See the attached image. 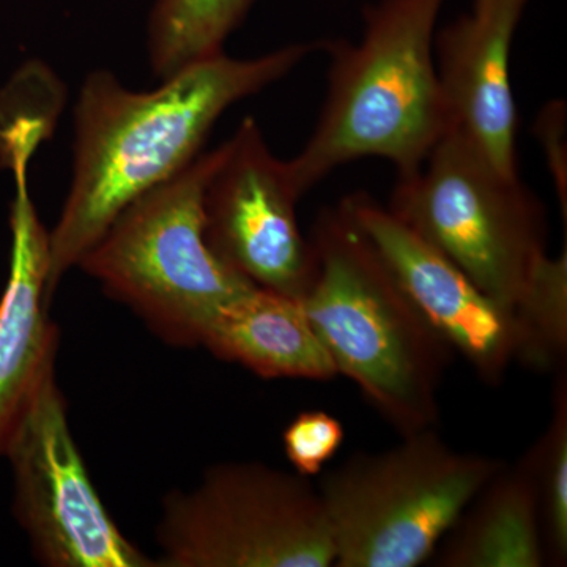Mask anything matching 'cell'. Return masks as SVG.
<instances>
[{"label": "cell", "instance_id": "5b68a950", "mask_svg": "<svg viewBox=\"0 0 567 567\" xmlns=\"http://www.w3.org/2000/svg\"><path fill=\"white\" fill-rule=\"evenodd\" d=\"M505 462L461 453L434 429L382 453H357L320 473L334 567H415L435 554Z\"/></svg>", "mask_w": 567, "mask_h": 567}, {"label": "cell", "instance_id": "5bb4252c", "mask_svg": "<svg viewBox=\"0 0 567 567\" xmlns=\"http://www.w3.org/2000/svg\"><path fill=\"white\" fill-rule=\"evenodd\" d=\"M431 559L439 567L547 566L535 484L524 458L503 465L484 484Z\"/></svg>", "mask_w": 567, "mask_h": 567}, {"label": "cell", "instance_id": "9a60e30c", "mask_svg": "<svg viewBox=\"0 0 567 567\" xmlns=\"http://www.w3.org/2000/svg\"><path fill=\"white\" fill-rule=\"evenodd\" d=\"M256 0H155L147 28L153 73L167 80L213 55L244 22Z\"/></svg>", "mask_w": 567, "mask_h": 567}, {"label": "cell", "instance_id": "e0dca14e", "mask_svg": "<svg viewBox=\"0 0 567 567\" xmlns=\"http://www.w3.org/2000/svg\"><path fill=\"white\" fill-rule=\"evenodd\" d=\"M518 361L536 371H561L567 352V256L548 257L516 315Z\"/></svg>", "mask_w": 567, "mask_h": 567}, {"label": "cell", "instance_id": "52a82bcc", "mask_svg": "<svg viewBox=\"0 0 567 567\" xmlns=\"http://www.w3.org/2000/svg\"><path fill=\"white\" fill-rule=\"evenodd\" d=\"M162 567H330L334 546L311 477L259 462L212 466L163 499Z\"/></svg>", "mask_w": 567, "mask_h": 567}, {"label": "cell", "instance_id": "30bf717a", "mask_svg": "<svg viewBox=\"0 0 567 567\" xmlns=\"http://www.w3.org/2000/svg\"><path fill=\"white\" fill-rule=\"evenodd\" d=\"M48 140L47 130L32 122H18L0 132V166L14 178L10 270L0 297V456L58 358L59 331L48 316L50 233L40 221L29 188V164Z\"/></svg>", "mask_w": 567, "mask_h": 567}, {"label": "cell", "instance_id": "9c48e42d", "mask_svg": "<svg viewBox=\"0 0 567 567\" xmlns=\"http://www.w3.org/2000/svg\"><path fill=\"white\" fill-rule=\"evenodd\" d=\"M224 145L204 194L207 244L246 281L301 300L315 281L317 256L298 224L301 197L287 162L276 158L252 117Z\"/></svg>", "mask_w": 567, "mask_h": 567}, {"label": "cell", "instance_id": "3957f363", "mask_svg": "<svg viewBox=\"0 0 567 567\" xmlns=\"http://www.w3.org/2000/svg\"><path fill=\"white\" fill-rule=\"evenodd\" d=\"M311 241L317 274L301 303L338 374L402 436L434 429L453 350L341 204L319 213Z\"/></svg>", "mask_w": 567, "mask_h": 567}, {"label": "cell", "instance_id": "7c38bea8", "mask_svg": "<svg viewBox=\"0 0 567 567\" xmlns=\"http://www.w3.org/2000/svg\"><path fill=\"white\" fill-rule=\"evenodd\" d=\"M528 3L473 0L472 9L435 33L436 71L451 128L506 175H517L511 51Z\"/></svg>", "mask_w": 567, "mask_h": 567}, {"label": "cell", "instance_id": "7a4b0ae2", "mask_svg": "<svg viewBox=\"0 0 567 567\" xmlns=\"http://www.w3.org/2000/svg\"><path fill=\"white\" fill-rule=\"evenodd\" d=\"M443 3L380 0L364 10L360 44L322 40L327 100L303 151L287 162L298 196L361 158L388 159L398 178L409 177L450 132L435 63Z\"/></svg>", "mask_w": 567, "mask_h": 567}, {"label": "cell", "instance_id": "d6986e66", "mask_svg": "<svg viewBox=\"0 0 567 567\" xmlns=\"http://www.w3.org/2000/svg\"><path fill=\"white\" fill-rule=\"evenodd\" d=\"M536 133L546 151L548 167L554 177L563 216L567 208V169H566V104L551 102L544 107L536 122Z\"/></svg>", "mask_w": 567, "mask_h": 567}, {"label": "cell", "instance_id": "6da1fadb", "mask_svg": "<svg viewBox=\"0 0 567 567\" xmlns=\"http://www.w3.org/2000/svg\"><path fill=\"white\" fill-rule=\"evenodd\" d=\"M317 50L322 41L254 59L221 52L151 92L130 91L111 71H92L74 107L73 182L50 233L48 300L130 204L203 153L224 112L281 81Z\"/></svg>", "mask_w": 567, "mask_h": 567}, {"label": "cell", "instance_id": "277c9868", "mask_svg": "<svg viewBox=\"0 0 567 567\" xmlns=\"http://www.w3.org/2000/svg\"><path fill=\"white\" fill-rule=\"evenodd\" d=\"M226 145L130 204L78 267L174 347H203L226 306L254 284L216 257L205 238L204 194Z\"/></svg>", "mask_w": 567, "mask_h": 567}, {"label": "cell", "instance_id": "8fae6325", "mask_svg": "<svg viewBox=\"0 0 567 567\" xmlns=\"http://www.w3.org/2000/svg\"><path fill=\"white\" fill-rule=\"evenodd\" d=\"M341 205L451 350L461 354L484 383L498 386L520 353L516 319L368 193L350 194Z\"/></svg>", "mask_w": 567, "mask_h": 567}, {"label": "cell", "instance_id": "8992f818", "mask_svg": "<svg viewBox=\"0 0 567 567\" xmlns=\"http://www.w3.org/2000/svg\"><path fill=\"white\" fill-rule=\"evenodd\" d=\"M388 210L514 319L550 257L543 204L457 130L398 178Z\"/></svg>", "mask_w": 567, "mask_h": 567}, {"label": "cell", "instance_id": "4fadbf2b", "mask_svg": "<svg viewBox=\"0 0 567 567\" xmlns=\"http://www.w3.org/2000/svg\"><path fill=\"white\" fill-rule=\"evenodd\" d=\"M216 358L264 379L324 382L338 369L298 298L254 286L226 306L204 336Z\"/></svg>", "mask_w": 567, "mask_h": 567}, {"label": "cell", "instance_id": "ac0fdd59", "mask_svg": "<svg viewBox=\"0 0 567 567\" xmlns=\"http://www.w3.org/2000/svg\"><path fill=\"white\" fill-rule=\"evenodd\" d=\"M344 439V425L338 417L323 410H308L284 429V454L298 475L319 476L341 450Z\"/></svg>", "mask_w": 567, "mask_h": 567}, {"label": "cell", "instance_id": "ba28073f", "mask_svg": "<svg viewBox=\"0 0 567 567\" xmlns=\"http://www.w3.org/2000/svg\"><path fill=\"white\" fill-rule=\"evenodd\" d=\"M3 457L13 473V514L33 555L50 567H153L96 494L69 423L65 395L48 372Z\"/></svg>", "mask_w": 567, "mask_h": 567}, {"label": "cell", "instance_id": "2e32d148", "mask_svg": "<svg viewBox=\"0 0 567 567\" xmlns=\"http://www.w3.org/2000/svg\"><path fill=\"white\" fill-rule=\"evenodd\" d=\"M546 431L522 457L532 473L548 566L567 561V375L558 372Z\"/></svg>", "mask_w": 567, "mask_h": 567}]
</instances>
